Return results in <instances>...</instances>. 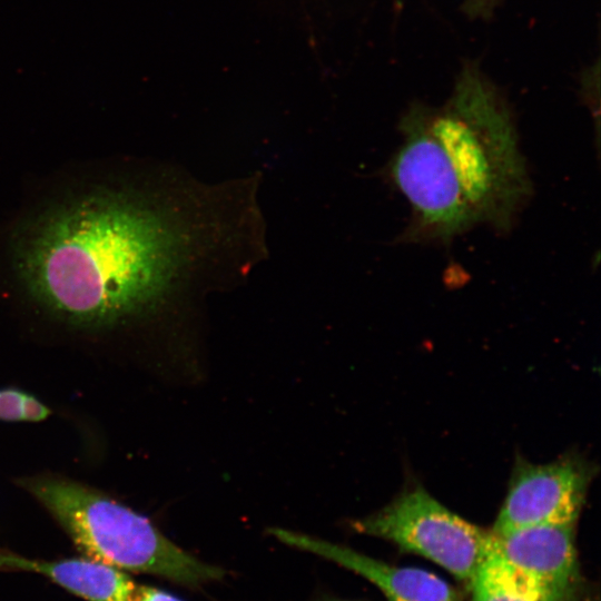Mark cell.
Masks as SVG:
<instances>
[{
    "mask_svg": "<svg viewBox=\"0 0 601 601\" xmlns=\"http://www.w3.org/2000/svg\"><path fill=\"white\" fill-rule=\"evenodd\" d=\"M400 128L388 175L411 207L404 242L511 230L532 183L511 112L487 81L465 71L444 107H414Z\"/></svg>",
    "mask_w": 601,
    "mask_h": 601,
    "instance_id": "7a4b0ae2",
    "label": "cell"
},
{
    "mask_svg": "<svg viewBox=\"0 0 601 601\" xmlns=\"http://www.w3.org/2000/svg\"><path fill=\"white\" fill-rule=\"evenodd\" d=\"M0 569L42 574L87 601H129L136 587L125 571L87 556L43 561L0 551Z\"/></svg>",
    "mask_w": 601,
    "mask_h": 601,
    "instance_id": "ba28073f",
    "label": "cell"
},
{
    "mask_svg": "<svg viewBox=\"0 0 601 601\" xmlns=\"http://www.w3.org/2000/svg\"><path fill=\"white\" fill-rule=\"evenodd\" d=\"M280 542L331 560L375 584L388 601H462L447 582L417 568L395 566L346 546L280 528L269 530Z\"/></svg>",
    "mask_w": 601,
    "mask_h": 601,
    "instance_id": "52a82bcc",
    "label": "cell"
},
{
    "mask_svg": "<svg viewBox=\"0 0 601 601\" xmlns=\"http://www.w3.org/2000/svg\"><path fill=\"white\" fill-rule=\"evenodd\" d=\"M575 524H536L491 532L494 552L523 580L552 594L574 598Z\"/></svg>",
    "mask_w": 601,
    "mask_h": 601,
    "instance_id": "8992f818",
    "label": "cell"
},
{
    "mask_svg": "<svg viewBox=\"0 0 601 601\" xmlns=\"http://www.w3.org/2000/svg\"><path fill=\"white\" fill-rule=\"evenodd\" d=\"M594 471L581 455L534 464L518 457L492 532L536 524H575Z\"/></svg>",
    "mask_w": 601,
    "mask_h": 601,
    "instance_id": "5b68a950",
    "label": "cell"
},
{
    "mask_svg": "<svg viewBox=\"0 0 601 601\" xmlns=\"http://www.w3.org/2000/svg\"><path fill=\"white\" fill-rule=\"evenodd\" d=\"M469 588L472 601H574V598L552 594L520 578L491 544Z\"/></svg>",
    "mask_w": 601,
    "mask_h": 601,
    "instance_id": "9c48e42d",
    "label": "cell"
},
{
    "mask_svg": "<svg viewBox=\"0 0 601 601\" xmlns=\"http://www.w3.org/2000/svg\"><path fill=\"white\" fill-rule=\"evenodd\" d=\"M18 484L48 510L83 556L189 588L225 574L181 550L146 516L86 484L49 474Z\"/></svg>",
    "mask_w": 601,
    "mask_h": 601,
    "instance_id": "3957f363",
    "label": "cell"
},
{
    "mask_svg": "<svg viewBox=\"0 0 601 601\" xmlns=\"http://www.w3.org/2000/svg\"><path fill=\"white\" fill-rule=\"evenodd\" d=\"M352 528L424 556L467 585L491 544L490 531L457 515L421 486L402 491Z\"/></svg>",
    "mask_w": 601,
    "mask_h": 601,
    "instance_id": "277c9868",
    "label": "cell"
},
{
    "mask_svg": "<svg viewBox=\"0 0 601 601\" xmlns=\"http://www.w3.org/2000/svg\"><path fill=\"white\" fill-rule=\"evenodd\" d=\"M248 179L174 176L161 190H92L46 210L14 249L28 294L67 324L121 325L197 289L235 285L264 258Z\"/></svg>",
    "mask_w": 601,
    "mask_h": 601,
    "instance_id": "6da1fadb",
    "label": "cell"
},
{
    "mask_svg": "<svg viewBox=\"0 0 601 601\" xmlns=\"http://www.w3.org/2000/svg\"><path fill=\"white\" fill-rule=\"evenodd\" d=\"M499 0H467V8L474 13H485L492 9Z\"/></svg>",
    "mask_w": 601,
    "mask_h": 601,
    "instance_id": "7c38bea8",
    "label": "cell"
},
{
    "mask_svg": "<svg viewBox=\"0 0 601 601\" xmlns=\"http://www.w3.org/2000/svg\"><path fill=\"white\" fill-rule=\"evenodd\" d=\"M51 411L35 396L19 390H0V420L11 422H40Z\"/></svg>",
    "mask_w": 601,
    "mask_h": 601,
    "instance_id": "30bf717a",
    "label": "cell"
},
{
    "mask_svg": "<svg viewBox=\"0 0 601 601\" xmlns=\"http://www.w3.org/2000/svg\"><path fill=\"white\" fill-rule=\"evenodd\" d=\"M129 601H183L160 589L136 584Z\"/></svg>",
    "mask_w": 601,
    "mask_h": 601,
    "instance_id": "8fae6325",
    "label": "cell"
}]
</instances>
